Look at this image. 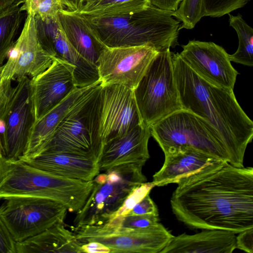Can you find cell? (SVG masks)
I'll use <instances>...</instances> for the list:
<instances>
[{
    "mask_svg": "<svg viewBox=\"0 0 253 253\" xmlns=\"http://www.w3.org/2000/svg\"><path fill=\"white\" fill-rule=\"evenodd\" d=\"M6 128L5 122L4 120L1 118H0V134H3Z\"/></svg>",
    "mask_w": 253,
    "mask_h": 253,
    "instance_id": "42",
    "label": "cell"
},
{
    "mask_svg": "<svg viewBox=\"0 0 253 253\" xmlns=\"http://www.w3.org/2000/svg\"><path fill=\"white\" fill-rule=\"evenodd\" d=\"M182 47L180 56L197 74L212 84L233 89L238 73L222 47L195 40Z\"/></svg>",
    "mask_w": 253,
    "mask_h": 253,
    "instance_id": "16",
    "label": "cell"
},
{
    "mask_svg": "<svg viewBox=\"0 0 253 253\" xmlns=\"http://www.w3.org/2000/svg\"><path fill=\"white\" fill-rule=\"evenodd\" d=\"M0 253H16V242L0 217Z\"/></svg>",
    "mask_w": 253,
    "mask_h": 253,
    "instance_id": "34",
    "label": "cell"
},
{
    "mask_svg": "<svg viewBox=\"0 0 253 253\" xmlns=\"http://www.w3.org/2000/svg\"><path fill=\"white\" fill-rule=\"evenodd\" d=\"M76 66L58 57L30 81L35 121L59 103L78 87Z\"/></svg>",
    "mask_w": 253,
    "mask_h": 253,
    "instance_id": "14",
    "label": "cell"
},
{
    "mask_svg": "<svg viewBox=\"0 0 253 253\" xmlns=\"http://www.w3.org/2000/svg\"><path fill=\"white\" fill-rule=\"evenodd\" d=\"M172 11L152 4L146 9L111 17L83 16L107 47L149 45L161 52L178 44L180 21Z\"/></svg>",
    "mask_w": 253,
    "mask_h": 253,
    "instance_id": "3",
    "label": "cell"
},
{
    "mask_svg": "<svg viewBox=\"0 0 253 253\" xmlns=\"http://www.w3.org/2000/svg\"><path fill=\"white\" fill-rule=\"evenodd\" d=\"M159 221V216L154 214L125 215L115 217L102 225L114 229L136 230L153 226Z\"/></svg>",
    "mask_w": 253,
    "mask_h": 253,
    "instance_id": "30",
    "label": "cell"
},
{
    "mask_svg": "<svg viewBox=\"0 0 253 253\" xmlns=\"http://www.w3.org/2000/svg\"><path fill=\"white\" fill-rule=\"evenodd\" d=\"M161 169L153 176L155 186L176 183L182 177L220 160L195 149L180 148L164 153Z\"/></svg>",
    "mask_w": 253,
    "mask_h": 253,
    "instance_id": "21",
    "label": "cell"
},
{
    "mask_svg": "<svg viewBox=\"0 0 253 253\" xmlns=\"http://www.w3.org/2000/svg\"><path fill=\"white\" fill-rule=\"evenodd\" d=\"M6 158L4 156L2 146L1 144V139L0 137V178L2 170L3 164Z\"/></svg>",
    "mask_w": 253,
    "mask_h": 253,
    "instance_id": "41",
    "label": "cell"
},
{
    "mask_svg": "<svg viewBox=\"0 0 253 253\" xmlns=\"http://www.w3.org/2000/svg\"><path fill=\"white\" fill-rule=\"evenodd\" d=\"M159 52L149 45L105 46L96 62L101 84H119L134 90Z\"/></svg>",
    "mask_w": 253,
    "mask_h": 253,
    "instance_id": "12",
    "label": "cell"
},
{
    "mask_svg": "<svg viewBox=\"0 0 253 253\" xmlns=\"http://www.w3.org/2000/svg\"><path fill=\"white\" fill-rule=\"evenodd\" d=\"M82 245L98 242L107 247L110 253H160L174 236L160 223L143 229H114L102 225L74 230Z\"/></svg>",
    "mask_w": 253,
    "mask_h": 253,
    "instance_id": "10",
    "label": "cell"
},
{
    "mask_svg": "<svg viewBox=\"0 0 253 253\" xmlns=\"http://www.w3.org/2000/svg\"><path fill=\"white\" fill-rule=\"evenodd\" d=\"M235 233L212 229L173 236L160 253H231L236 249Z\"/></svg>",
    "mask_w": 253,
    "mask_h": 253,
    "instance_id": "22",
    "label": "cell"
},
{
    "mask_svg": "<svg viewBox=\"0 0 253 253\" xmlns=\"http://www.w3.org/2000/svg\"><path fill=\"white\" fill-rule=\"evenodd\" d=\"M16 253H81L82 244L75 234L57 223L22 242L16 243Z\"/></svg>",
    "mask_w": 253,
    "mask_h": 253,
    "instance_id": "24",
    "label": "cell"
},
{
    "mask_svg": "<svg viewBox=\"0 0 253 253\" xmlns=\"http://www.w3.org/2000/svg\"><path fill=\"white\" fill-rule=\"evenodd\" d=\"M12 80L2 79L0 77V118H1L10 101L14 87Z\"/></svg>",
    "mask_w": 253,
    "mask_h": 253,
    "instance_id": "35",
    "label": "cell"
},
{
    "mask_svg": "<svg viewBox=\"0 0 253 253\" xmlns=\"http://www.w3.org/2000/svg\"><path fill=\"white\" fill-rule=\"evenodd\" d=\"M63 4L66 6L68 10L76 11L79 6L80 0H61Z\"/></svg>",
    "mask_w": 253,
    "mask_h": 253,
    "instance_id": "40",
    "label": "cell"
},
{
    "mask_svg": "<svg viewBox=\"0 0 253 253\" xmlns=\"http://www.w3.org/2000/svg\"><path fill=\"white\" fill-rule=\"evenodd\" d=\"M203 0H182L177 9L172 12L182 24L179 31L183 28L192 29L204 16L203 13Z\"/></svg>",
    "mask_w": 253,
    "mask_h": 253,
    "instance_id": "29",
    "label": "cell"
},
{
    "mask_svg": "<svg viewBox=\"0 0 253 253\" xmlns=\"http://www.w3.org/2000/svg\"><path fill=\"white\" fill-rule=\"evenodd\" d=\"M155 186L152 182H146L135 187L126 197L114 217L126 215L136 204L150 193Z\"/></svg>",
    "mask_w": 253,
    "mask_h": 253,
    "instance_id": "32",
    "label": "cell"
},
{
    "mask_svg": "<svg viewBox=\"0 0 253 253\" xmlns=\"http://www.w3.org/2000/svg\"><path fill=\"white\" fill-rule=\"evenodd\" d=\"M38 39L42 48L54 57H58L76 66L75 77L78 86L99 81L97 67L83 58L68 41L58 19L46 22L35 17Z\"/></svg>",
    "mask_w": 253,
    "mask_h": 253,
    "instance_id": "17",
    "label": "cell"
},
{
    "mask_svg": "<svg viewBox=\"0 0 253 253\" xmlns=\"http://www.w3.org/2000/svg\"><path fill=\"white\" fill-rule=\"evenodd\" d=\"M151 4L163 10L175 11L182 0H148Z\"/></svg>",
    "mask_w": 253,
    "mask_h": 253,
    "instance_id": "37",
    "label": "cell"
},
{
    "mask_svg": "<svg viewBox=\"0 0 253 253\" xmlns=\"http://www.w3.org/2000/svg\"><path fill=\"white\" fill-rule=\"evenodd\" d=\"M83 253H109L110 249L98 242H90L82 245Z\"/></svg>",
    "mask_w": 253,
    "mask_h": 253,
    "instance_id": "38",
    "label": "cell"
},
{
    "mask_svg": "<svg viewBox=\"0 0 253 253\" xmlns=\"http://www.w3.org/2000/svg\"><path fill=\"white\" fill-rule=\"evenodd\" d=\"M229 26L236 32L239 39L237 51L229 54L231 61L248 66L253 65V29L243 19L240 14L234 16L230 13Z\"/></svg>",
    "mask_w": 253,
    "mask_h": 253,
    "instance_id": "26",
    "label": "cell"
},
{
    "mask_svg": "<svg viewBox=\"0 0 253 253\" xmlns=\"http://www.w3.org/2000/svg\"><path fill=\"white\" fill-rule=\"evenodd\" d=\"M19 5H13L0 13V65H1L14 42L24 17Z\"/></svg>",
    "mask_w": 253,
    "mask_h": 253,
    "instance_id": "27",
    "label": "cell"
},
{
    "mask_svg": "<svg viewBox=\"0 0 253 253\" xmlns=\"http://www.w3.org/2000/svg\"><path fill=\"white\" fill-rule=\"evenodd\" d=\"M21 161L41 170L72 179L89 181L100 172L97 162L69 153L44 152Z\"/></svg>",
    "mask_w": 253,
    "mask_h": 253,
    "instance_id": "19",
    "label": "cell"
},
{
    "mask_svg": "<svg viewBox=\"0 0 253 253\" xmlns=\"http://www.w3.org/2000/svg\"><path fill=\"white\" fill-rule=\"evenodd\" d=\"M24 1L25 0H0V13L13 5H19Z\"/></svg>",
    "mask_w": 253,
    "mask_h": 253,
    "instance_id": "39",
    "label": "cell"
},
{
    "mask_svg": "<svg viewBox=\"0 0 253 253\" xmlns=\"http://www.w3.org/2000/svg\"><path fill=\"white\" fill-rule=\"evenodd\" d=\"M143 166L124 164L97 175L86 201L76 212L73 230L102 225L113 218L132 190L147 181Z\"/></svg>",
    "mask_w": 253,
    "mask_h": 253,
    "instance_id": "5",
    "label": "cell"
},
{
    "mask_svg": "<svg viewBox=\"0 0 253 253\" xmlns=\"http://www.w3.org/2000/svg\"><path fill=\"white\" fill-rule=\"evenodd\" d=\"M133 93L142 123L149 126L182 109L170 49L158 53Z\"/></svg>",
    "mask_w": 253,
    "mask_h": 253,
    "instance_id": "8",
    "label": "cell"
},
{
    "mask_svg": "<svg viewBox=\"0 0 253 253\" xmlns=\"http://www.w3.org/2000/svg\"><path fill=\"white\" fill-rule=\"evenodd\" d=\"M100 83L98 81L88 85L78 86L59 103L35 121L30 130L26 151L19 160H28L39 154L80 97Z\"/></svg>",
    "mask_w": 253,
    "mask_h": 253,
    "instance_id": "20",
    "label": "cell"
},
{
    "mask_svg": "<svg viewBox=\"0 0 253 253\" xmlns=\"http://www.w3.org/2000/svg\"><path fill=\"white\" fill-rule=\"evenodd\" d=\"M151 136L164 153L180 148L195 149L236 167L223 139L208 122L181 109L150 126Z\"/></svg>",
    "mask_w": 253,
    "mask_h": 253,
    "instance_id": "7",
    "label": "cell"
},
{
    "mask_svg": "<svg viewBox=\"0 0 253 253\" xmlns=\"http://www.w3.org/2000/svg\"><path fill=\"white\" fill-rule=\"evenodd\" d=\"M23 3L21 11H25L27 15L46 22L57 20L59 11L64 9L61 0H25Z\"/></svg>",
    "mask_w": 253,
    "mask_h": 253,
    "instance_id": "28",
    "label": "cell"
},
{
    "mask_svg": "<svg viewBox=\"0 0 253 253\" xmlns=\"http://www.w3.org/2000/svg\"><path fill=\"white\" fill-rule=\"evenodd\" d=\"M170 202L191 229L239 233L253 228V168L219 160L180 178Z\"/></svg>",
    "mask_w": 253,
    "mask_h": 253,
    "instance_id": "1",
    "label": "cell"
},
{
    "mask_svg": "<svg viewBox=\"0 0 253 253\" xmlns=\"http://www.w3.org/2000/svg\"><path fill=\"white\" fill-rule=\"evenodd\" d=\"M60 26L68 41L85 60L96 66L105 47L84 17L74 11L61 9L58 14Z\"/></svg>",
    "mask_w": 253,
    "mask_h": 253,
    "instance_id": "23",
    "label": "cell"
},
{
    "mask_svg": "<svg viewBox=\"0 0 253 253\" xmlns=\"http://www.w3.org/2000/svg\"><path fill=\"white\" fill-rule=\"evenodd\" d=\"M182 109L203 119L218 132L238 168L253 137V122L238 103L233 89L212 84L197 74L179 53L171 52Z\"/></svg>",
    "mask_w": 253,
    "mask_h": 253,
    "instance_id": "2",
    "label": "cell"
},
{
    "mask_svg": "<svg viewBox=\"0 0 253 253\" xmlns=\"http://www.w3.org/2000/svg\"><path fill=\"white\" fill-rule=\"evenodd\" d=\"M30 79L25 76L14 87L10 101L1 119L5 122L0 139L5 158L19 160L24 154L35 117L31 99Z\"/></svg>",
    "mask_w": 253,
    "mask_h": 253,
    "instance_id": "13",
    "label": "cell"
},
{
    "mask_svg": "<svg viewBox=\"0 0 253 253\" xmlns=\"http://www.w3.org/2000/svg\"><path fill=\"white\" fill-rule=\"evenodd\" d=\"M3 65L0 66V77L1 76V72H2V71L3 69Z\"/></svg>",
    "mask_w": 253,
    "mask_h": 253,
    "instance_id": "43",
    "label": "cell"
},
{
    "mask_svg": "<svg viewBox=\"0 0 253 253\" xmlns=\"http://www.w3.org/2000/svg\"><path fill=\"white\" fill-rule=\"evenodd\" d=\"M238 234L236 237V248L248 253H253V228Z\"/></svg>",
    "mask_w": 253,
    "mask_h": 253,
    "instance_id": "36",
    "label": "cell"
},
{
    "mask_svg": "<svg viewBox=\"0 0 253 253\" xmlns=\"http://www.w3.org/2000/svg\"><path fill=\"white\" fill-rule=\"evenodd\" d=\"M97 119L98 135L103 146L142 124L133 90L119 84H101Z\"/></svg>",
    "mask_w": 253,
    "mask_h": 253,
    "instance_id": "11",
    "label": "cell"
},
{
    "mask_svg": "<svg viewBox=\"0 0 253 253\" xmlns=\"http://www.w3.org/2000/svg\"><path fill=\"white\" fill-rule=\"evenodd\" d=\"M151 136L150 126L142 124L106 143L98 162L100 171L126 164L144 165L150 157L148 145Z\"/></svg>",
    "mask_w": 253,
    "mask_h": 253,
    "instance_id": "18",
    "label": "cell"
},
{
    "mask_svg": "<svg viewBox=\"0 0 253 253\" xmlns=\"http://www.w3.org/2000/svg\"><path fill=\"white\" fill-rule=\"evenodd\" d=\"M150 4L148 0H80L74 11L83 16L111 17L138 12Z\"/></svg>",
    "mask_w": 253,
    "mask_h": 253,
    "instance_id": "25",
    "label": "cell"
},
{
    "mask_svg": "<svg viewBox=\"0 0 253 253\" xmlns=\"http://www.w3.org/2000/svg\"><path fill=\"white\" fill-rule=\"evenodd\" d=\"M154 214L159 216L157 206L150 198L149 193L147 194L126 215Z\"/></svg>",
    "mask_w": 253,
    "mask_h": 253,
    "instance_id": "33",
    "label": "cell"
},
{
    "mask_svg": "<svg viewBox=\"0 0 253 253\" xmlns=\"http://www.w3.org/2000/svg\"><path fill=\"white\" fill-rule=\"evenodd\" d=\"M250 0H203L204 16L220 17L244 7Z\"/></svg>",
    "mask_w": 253,
    "mask_h": 253,
    "instance_id": "31",
    "label": "cell"
},
{
    "mask_svg": "<svg viewBox=\"0 0 253 253\" xmlns=\"http://www.w3.org/2000/svg\"><path fill=\"white\" fill-rule=\"evenodd\" d=\"M93 185L85 181L65 178L35 168L18 160L5 159L0 178V200L13 197L52 199L71 212L80 210Z\"/></svg>",
    "mask_w": 253,
    "mask_h": 253,
    "instance_id": "4",
    "label": "cell"
},
{
    "mask_svg": "<svg viewBox=\"0 0 253 253\" xmlns=\"http://www.w3.org/2000/svg\"><path fill=\"white\" fill-rule=\"evenodd\" d=\"M0 206V217L16 243L63 223L67 209L61 203L44 198L13 197Z\"/></svg>",
    "mask_w": 253,
    "mask_h": 253,
    "instance_id": "9",
    "label": "cell"
},
{
    "mask_svg": "<svg viewBox=\"0 0 253 253\" xmlns=\"http://www.w3.org/2000/svg\"><path fill=\"white\" fill-rule=\"evenodd\" d=\"M100 85L101 83L92 87L80 97L39 154L65 153L98 162L103 147L98 132L97 103Z\"/></svg>",
    "mask_w": 253,
    "mask_h": 253,
    "instance_id": "6",
    "label": "cell"
},
{
    "mask_svg": "<svg viewBox=\"0 0 253 253\" xmlns=\"http://www.w3.org/2000/svg\"><path fill=\"white\" fill-rule=\"evenodd\" d=\"M0 78L16 80L34 77L46 69L54 58L41 45L36 34L34 17L27 15L20 36L8 53Z\"/></svg>",
    "mask_w": 253,
    "mask_h": 253,
    "instance_id": "15",
    "label": "cell"
}]
</instances>
